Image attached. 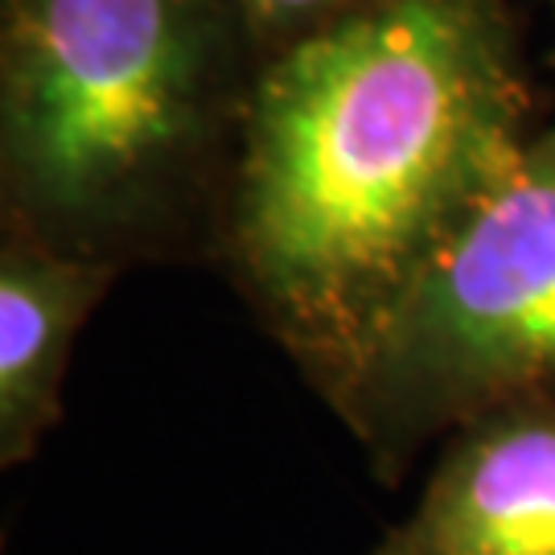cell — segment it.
<instances>
[{
  "label": "cell",
  "mask_w": 555,
  "mask_h": 555,
  "mask_svg": "<svg viewBox=\"0 0 555 555\" xmlns=\"http://www.w3.org/2000/svg\"><path fill=\"white\" fill-rule=\"evenodd\" d=\"M547 107L511 0H375L263 62L215 272L321 399Z\"/></svg>",
  "instance_id": "6da1fadb"
},
{
  "label": "cell",
  "mask_w": 555,
  "mask_h": 555,
  "mask_svg": "<svg viewBox=\"0 0 555 555\" xmlns=\"http://www.w3.org/2000/svg\"><path fill=\"white\" fill-rule=\"evenodd\" d=\"M259 70L238 0H0V227L215 268Z\"/></svg>",
  "instance_id": "7a4b0ae2"
},
{
  "label": "cell",
  "mask_w": 555,
  "mask_h": 555,
  "mask_svg": "<svg viewBox=\"0 0 555 555\" xmlns=\"http://www.w3.org/2000/svg\"><path fill=\"white\" fill-rule=\"evenodd\" d=\"M535 399L555 403V116L321 403L399 486L433 440Z\"/></svg>",
  "instance_id": "3957f363"
},
{
  "label": "cell",
  "mask_w": 555,
  "mask_h": 555,
  "mask_svg": "<svg viewBox=\"0 0 555 555\" xmlns=\"http://www.w3.org/2000/svg\"><path fill=\"white\" fill-rule=\"evenodd\" d=\"M366 555H555V403H511L444 437L416 511Z\"/></svg>",
  "instance_id": "277c9868"
},
{
  "label": "cell",
  "mask_w": 555,
  "mask_h": 555,
  "mask_svg": "<svg viewBox=\"0 0 555 555\" xmlns=\"http://www.w3.org/2000/svg\"><path fill=\"white\" fill-rule=\"evenodd\" d=\"M124 276L0 227V465H25L62 420V378L82 321Z\"/></svg>",
  "instance_id": "5b68a950"
},
{
  "label": "cell",
  "mask_w": 555,
  "mask_h": 555,
  "mask_svg": "<svg viewBox=\"0 0 555 555\" xmlns=\"http://www.w3.org/2000/svg\"><path fill=\"white\" fill-rule=\"evenodd\" d=\"M371 4L375 0H238L243 21H247L263 62L293 50L321 29H330L337 21L371 9Z\"/></svg>",
  "instance_id": "8992f818"
},
{
  "label": "cell",
  "mask_w": 555,
  "mask_h": 555,
  "mask_svg": "<svg viewBox=\"0 0 555 555\" xmlns=\"http://www.w3.org/2000/svg\"><path fill=\"white\" fill-rule=\"evenodd\" d=\"M547 4H552V17H555V0H547ZM547 66L555 70V46H552V54H547Z\"/></svg>",
  "instance_id": "52a82bcc"
}]
</instances>
